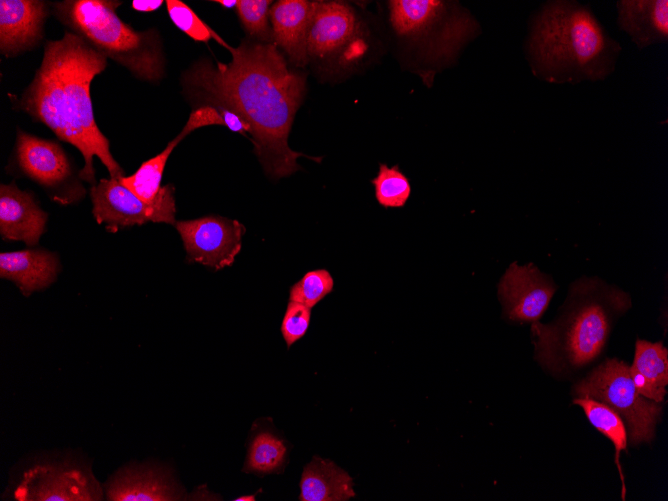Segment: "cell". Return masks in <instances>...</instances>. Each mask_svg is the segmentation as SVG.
<instances>
[{
	"mask_svg": "<svg viewBox=\"0 0 668 501\" xmlns=\"http://www.w3.org/2000/svg\"><path fill=\"white\" fill-rule=\"evenodd\" d=\"M225 48L232 56L229 63L201 59L183 73L188 98L240 116L251 128L254 153L271 179L300 170V157L320 162L321 157L296 152L288 144L306 91L305 76L288 67L274 43L243 41Z\"/></svg>",
	"mask_w": 668,
	"mask_h": 501,
	"instance_id": "1",
	"label": "cell"
},
{
	"mask_svg": "<svg viewBox=\"0 0 668 501\" xmlns=\"http://www.w3.org/2000/svg\"><path fill=\"white\" fill-rule=\"evenodd\" d=\"M106 66L105 55L81 36L65 32L61 39L45 44L41 65L17 103L22 111L81 152L84 166L78 177L92 186L97 184L94 156L111 178L124 176L110 152L108 139L96 124L90 97L92 80Z\"/></svg>",
	"mask_w": 668,
	"mask_h": 501,
	"instance_id": "2",
	"label": "cell"
},
{
	"mask_svg": "<svg viewBox=\"0 0 668 501\" xmlns=\"http://www.w3.org/2000/svg\"><path fill=\"white\" fill-rule=\"evenodd\" d=\"M620 52V44L579 2L548 1L530 19L526 58L533 74L546 82L604 80Z\"/></svg>",
	"mask_w": 668,
	"mask_h": 501,
	"instance_id": "3",
	"label": "cell"
},
{
	"mask_svg": "<svg viewBox=\"0 0 668 501\" xmlns=\"http://www.w3.org/2000/svg\"><path fill=\"white\" fill-rule=\"evenodd\" d=\"M631 307L625 291L597 277L570 286L557 318L531 324L535 359L556 375H566L596 360L616 320Z\"/></svg>",
	"mask_w": 668,
	"mask_h": 501,
	"instance_id": "4",
	"label": "cell"
},
{
	"mask_svg": "<svg viewBox=\"0 0 668 501\" xmlns=\"http://www.w3.org/2000/svg\"><path fill=\"white\" fill-rule=\"evenodd\" d=\"M113 0H64L53 4L56 18L107 58L136 78L156 83L165 74V59L155 29L136 31L126 24Z\"/></svg>",
	"mask_w": 668,
	"mask_h": 501,
	"instance_id": "5",
	"label": "cell"
},
{
	"mask_svg": "<svg viewBox=\"0 0 668 501\" xmlns=\"http://www.w3.org/2000/svg\"><path fill=\"white\" fill-rule=\"evenodd\" d=\"M388 6L395 34L421 47L424 57L436 66L452 63L479 30L477 21L458 2L393 0Z\"/></svg>",
	"mask_w": 668,
	"mask_h": 501,
	"instance_id": "6",
	"label": "cell"
},
{
	"mask_svg": "<svg viewBox=\"0 0 668 501\" xmlns=\"http://www.w3.org/2000/svg\"><path fill=\"white\" fill-rule=\"evenodd\" d=\"M578 398H591L617 412L626 424L630 443L651 442L663 406L636 389L626 362L607 359L573 386Z\"/></svg>",
	"mask_w": 668,
	"mask_h": 501,
	"instance_id": "7",
	"label": "cell"
},
{
	"mask_svg": "<svg viewBox=\"0 0 668 501\" xmlns=\"http://www.w3.org/2000/svg\"><path fill=\"white\" fill-rule=\"evenodd\" d=\"M19 501H98L104 488L84 460L40 458L25 466L7 489Z\"/></svg>",
	"mask_w": 668,
	"mask_h": 501,
	"instance_id": "8",
	"label": "cell"
},
{
	"mask_svg": "<svg viewBox=\"0 0 668 501\" xmlns=\"http://www.w3.org/2000/svg\"><path fill=\"white\" fill-rule=\"evenodd\" d=\"M365 28L356 10L342 1H316L307 53L324 65L351 63L365 49Z\"/></svg>",
	"mask_w": 668,
	"mask_h": 501,
	"instance_id": "9",
	"label": "cell"
},
{
	"mask_svg": "<svg viewBox=\"0 0 668 501\" xmlns=\"http://www.w3.org/2000/svg\"><path fill=\"white\" fill-rule=\"evenodd\" d=\"M92 213L99 224L110 232L146 222L175 224V187L166 186L163 195L148 204L137 197L118 179H100L90 189Z\"/></svg>",
	"mask_w": 668,
	"mask_h": 501,
	"instance_id": "10",
	"label": "cell"
},
{
	"mask_svg": "<svg viewBox=\"0 0 668 501\" xmlns=\"http://www.w3.org/2000/svg\"><path fill=\"white\" fill-rule=\"evenodd\" d=\"M16 160L21 172L41 185L53 201L68 205L84 197V187L56 142L18 130Z\"/></svg>",
	"mask_w": 668,
	"mask_h": 501,
	"instance_id": "11",
	"label": "cell"
},
{
	"mask_svg": "<svg viewBox=\"0 0 668 501\" xmlns=\"http://www.w3.org/2000/svg\"><path fill=\"white\" fill-rule=\"evenodd\" d=\"M174 226L182 239L187 260L215 271L234 263L246 232L239 221L217 215L177 221Z\"/></svg>",
	"mask_w": 668,
	"mask_h": 501,
	"instance_id": "12",
	"label": "cell"
},
{
	"mask_svg": "<svg viewBox=\"0 0 668 501\" xmlns=\"http://www.w3.org/2000/svg\"><path fill=\"white\" fill-rule=\"evenodd\" d=\"M556 289L552 278L536 265L513 262L498 284L503 315L514 323L537 322L548 308Z\"/></svg>",
	"mask_w": 668,
	"mask_h": 501,
	"instance_id": "13",
	"label": "cell"
},
{
	"mask_svg": "<svg viewBox=\"0 0 668 501\" xmlns=\"http://www.w3.org/2000/svg\"><path fill=\"white\" fill-rule=\"evenodd\" d=\"M104 498L110 501L184 500L185 491L165 467L131 462L119 468L104 483Z\"/></svg>",
	"mask_w": 668,
	"mask_h": 501,
	"instance_id": "14",
	"label": "cell"
},
{
	"mask_svg": "<svg viewBox=\"0 0 668 501\" xmlns=\"http://www.w3.org/2000/svg\"><path fill=\"white\" fill-rule=\"evenodd\" d=\"M50 4L41 0L0 1V51L14 57L34 48L43 37Z\"/></svg>",
	"mask_w": 668,
	"mask_h": 501,
	"instance_id": "15",
	"label": "cell"
},
{
	"mask_svg": "<svg viewBox=\"0 0 668 501\" xmlns=\"http://www.w3.org/2000/svg\"><path fill=\"white\" fill-rule=\"evenodd\" d=\"M48 215L32 193L20 190L15 182L0 187V235L4 240L23 241L35 246L45 232Z\"/></svg>",
	"mask_w": 668,
	"mask_h": 501,
	"instance_id": "16",
	"label": "cell"
},
{
	"mask_svg": "<svg viewBox=\"0 0 668 501\" xmlns=\"http://www.w3.org/2000/svg\"><path fill=\"white\" fill-rule=\"evenodd\" d=\"M316 1L279 0L270 7L272 39L290 63L304 67L308 62L307 35Z\"/></svg>",
	"mask_w": 668,
	"mask_h": 501,
	"instance_id": "17",
	"label": "cell"
},
{
	"mask_svg": "<svg viewBox=\"0 0 668 501\" xmlns=\"http://www.w3.org/2000/svg\"><path fill=\"white\" fill-rule=\"evenodd\" d=\"M57 256L44 249H24L0 253V277L16 284L24 296L42 290L57 278Z\"/></svg>",
	"mask_w": 668,
	"mask_h": 501,
	"instance_id": "18",
	"label": "cell"
},
{
	"mask_svg": "<svg viewBox=\"0 0 668 501\" xmlns=\"http://www.w3.org/2000/svg\"><path fill=\"white\" fill-rule=\"evenodd\" d=\"M616 7L619 28L638 48L667 41V0H620Z\"/></svg>",
	"mask_w": 668,
	"mask_h": 501,
	"instance_id": "19",
	"label": "cell"
},
{
	"mask_svg": "<svg viewBox=\"0 0 668 501\" xmlns=\"http://www.w3.org/2000/svg\"><path fill=\"white\" fill-rule=\"evenodd\" d=\"M630 375L638 392L655 402L662 403L668 384V350L663 342L638 339Z\"/></svg>",
	"mask_w": 668,
	"mask_h": 501,
	"instance_id": "20",
	"label": "cell"
},
{
	"mask_svg": "<svg viewBox=\"0 0 668 501\" xmlns=\"http://www.w3.org/2000/svg\"><path fill=\"white\" fill-rule=\"evenodd\" d=\"M301 501H346L355 496L350 475L334 462L314 457L302 472Z\"/></svg>",
	"mask_w": 668,
	"mask_h": 501,
	"instance_id": "21",
	"label": "cell"
},
{
	"mask_svg": "<svg viewBox=\"0 0 668 501\" xmlns=\"http://www.w3.org/2000/svg\"><path fill=\"white\" fill-rule=\"evenodd\" d=\"M185 137L186 135L180 132L161 153L142 163L131 176L118 178L119 182L145 203L156 202L166 190L167 185L161 186V180L167 160Z\"/></svg>",
	"mask_w": 668,
	"mask_h": 501,
	"instance_id": "22",
	"label": "cell"
},
{
	"mask_svg": "<svg viewBox=\"0 0 668 501\" xmlns=\"http://www.w3.org/2000/svg\"><path fill=\"white\" fill-rule=\"evenodd\" d=\"M573 403L583 409L588 421L614 445L615 462L622 481V499H624L625 484L619 463L620 452L626 450L627 446V430L623 419L607 405L591 398H576Z\"/></svg>",
	"mask_w": 668,
	"mask_h": 501,
	"instance_id": "23",
	"label": "cell"
},
{
	"mask_svg": "<svg viewBox=\"0 0 668 501\" xmlns=\"http://www.w3.org/2000/svg\"><path fill=\"white\" fill-rule=\"evenodd\" d=\"M375 198L385 208L403 207L411 195V184L398 165L379 164L378 174L371 179Z\"/></svg>",
	"mask_w": 668,
	"mask_h": 501,
	"instance_id": "24",
	"label": "cell"
},
{
	"mask_svg": "<svg viewBox=\"0 0 668 501\" xmlns=\"http://www.w3.org/2000/svg\"><path fill=\"white\" fill-rule=\"evenodd\" d=\"M286 447L284 443L269 432L258 434L252 441L246 467L257 473H270L284 462Z\"/></svg>",
	"mask_w": 668,
	"mask_h": 501,
	"instance_id": "25",
	"label": "cell"
},
{
	"mask_svg": "<svg viewBox=\"0 0 668 501\" xmlns=\"http://www.w3.org/2000/svg\"><path fill=\"white\" fill-rule=\"evenodd\" d=\"M334 279L326 269L308 271L291 286L289 301H295L313 308L324 297L333 291Z\"/></svg>",
	"mask_w": 668,
	"mask_h": 501,
	"instance_id": "26",
	"label": "cell"
},
{
	"mask_svg": "<svg viewBox=\"0 0 668 501\" xmlns=\"http://www.w3.org/2000/svg\"><path fill=\"white\" fill-rule=\"evenodd\" d=\"M166 7L168 15L174 25L194 41L207 43L214 38L220 45L225 47L226 42L206 23H204L184 2L179 0H167Z\"/></svg>",
	"mask_w": 668,
	"mask_h": 501,
	"instance_id": "27",
	"label": "cell"
},
{
	"mask_svg": "<svg viewBox=\"0 0 668 501\" xmlns=\"http://www.w3.org/2000/svg\"><path fill=\"white\" fill-rule=\"evenodd\" d=\"M271 3L269 0H239L236 5L237 15L245 30L264 43L273 40L269 26Z\"/></svg>",
	"mask_w": 668,
	"mask_h": 501,
	"instance_id": "28",
	"label": "cell"
},
{
	"mask_svg": "<svg viewBox=\"0 0 668 501\" xmlns=\"http://www.w3.org/2000/svg\"><path fill=\"white\" fill-rule=\"evenodd\" d=\"M311 320V308L289 301L281 323V333L288 348L307 332Z\"/></svg>",
	"mask_w": 668,
	"mask_h": 501,
	"instance_id": "29",
	"label": "cell"
},
{
	"mask_svg": "<svg viewBox=\"0 0 668 501\" xmlns=\"http://www.w3.org/2000/svg\"><path fill=\"white\" fill-rule=\"evenodd\" d=\"M209 125L225 126V122L217 108L210 105L199 106L192 110L181 132L187 136L194 130Z\"/></svg>",
	"mask_w": 668,
	"mask_h": 501,
	"instance_id": "30",
	"label": "cell"
},
{
	"mask_svg": "<svg viewBox=\"0 0 668 501\" xmlns=\"http://www.w3.org/2000/svg\"><path fill=\"white\" fill-rule=\"evenodd\" d=\"M218 110L220 111L224 119L225 126L228 129H230L233 132L240 133L248 138L246 133L248 132L250 134L251 128L240 116L225 109H218Z\"/></svg>",
	"mask_w": 668,
	"mask_h": 501,
	"instance_id": "31",
	"label": "cell"
},
{
	"mask_svg": "<svg viewBox=\"0 0 668 501\" xmlns=\"http://www.w3.org/2000/svg\"><path fill=\"white\" fill-rule=\"evenodd\" d=\"M162 0H133L131 6L138 12H153L161 7Z\"/></svg>",
	"mask_w": 668,
	"mask_h": 501,
	"instance_id": "32",
	"label": "cell"
},
{
	"mask_svg": "<svg viewBox=\"0 0 668 501\" xmlns=\"http://www.w3.org/2000/svg\"><path fill=\"white\" fill-rule=\"evenodd\" d=\"M214 2L220 4L221 6H223L225 8H233L237 5L236 0H216Z\"/></svg>",
	"mask_w": 668,
	"mask_h": 501,
	"instance_id": "33",
	"label": "cell"
},
{
	"mask_svg": "<svg viewBox=\"0 0 668 501\" xmlns=\"http://www.w3.org/2000/svg\"><path fill=\"white\" fill-rule=\"evenodd\" d=\"M236 501H254L255 500V495H250V496H241L236 499Z\"/></svg>",
	"mask_w": 668,
	"mask_h": 501,
	"instance_id": "34",
	"label": "cell"
}]
</instances>
